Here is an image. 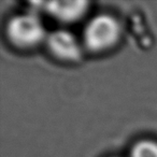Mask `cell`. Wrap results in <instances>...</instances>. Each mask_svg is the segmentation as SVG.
<instances>
[{
  "label": "cell",
  "instance_id": "obj_1",
  "mask_svg": "<svg viewBox=\"0 0 157 157\" xmlns=\"http://www.w3.org/2000/svg\"><path fill=\"white\" fill-rule=\"evenodd\" d=\"M48 33L41 18L33 12L13 15L6 27L8 40L18 48H33L40 45L45 42Z\"/></svg>",
  "mask_w": 157,
  "mask_h": 157
},
{
  "label": "cell",
  "instance_id": "obj_2",
  "mask_svg": "<svg viewBox=\"0 0 157 157\" xmlns=\"http://www.w3.org/2000/svg\"><path fill=\"white\" fill-rule=\"evenodd\" d=\"M121 33V24L115 16L97 14L88 21L83 30L84 46L93 53L105 52L117 44Z\"/></svg>",
  "mask_w": 157,
  "mask_h": 157
},
{
  "label": "cell",
  "instance_id": "obj_3",
  "mask_svg": "<svg viewBox=\"0 0 157 157\" xmlns=\"http://www.w3.org/2000/svg\"><path fill=\"white\" fill-rule=\"evenodd\" d=\"M45 44L48 52L63 61L76 63L83 56V48L76 37L67 29H56L48 33Z\"/></svg>",
  "mask_w": 157,
  "mask_h": 157
},
{
  "label": "cell",
  "instance_id": "obj_4",
  "mask_svg": "<svg viewBox=\"0 0 157 157\" xmlns=\"http://www.w3.org/2000/svg\"><path fill=\"white\" fill-rule=\"evenodd\" d=\"M43 10L54 20L63 24L78 22L90 9V2L84 0H63L41 3Z\"/></svg>",
  "mask_w": 157,
  "mask_h": 157
},
{
  "label": "cell",
  "instance_id": "obj_5",
  "mask_svg": "<svg viewBox=\"0 0 157 157\" xmlns=\"http://www.w3.org/2000/svg\"><path fill=\"white\" fill-rule=\"evenodd\" d=\"M129 157H157V141L141 139L133 143Z\"/></svg>",
  "mask_w": 157,
  "mask_h": 157
},
{
  "label": "cell",
  "instance_id": "obj_6",
  "mask_svg": "<svg viewBox=\"0 0 157 157\" xmlns=\"http://www.w3.org/2000/svg\"><path fill=\"white\" fill-rule=\"evenodd\" d=\"M111 157H118V156H111Z\"/></svg>",
  "mask_w": 157,
  "mask_h": 157
}]
</instances>
